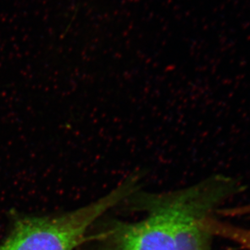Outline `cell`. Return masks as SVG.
<instances>
[{
  "label": "cell",
  "mask_w": 250,
  "mask_h": 250,
  "mask_svg": "<svg viewBox=\"0 0 250 250\" xmlns=\"http://www.w3.org/2000/svg\"><path fill=\"white\" fill-rule=\"evenodd\" d=\"M241 191L234 179L212 176L184 189L132 195L146 214L136 222L116 221L87 241L93 250H212L213 236L203 221Z\"/></svg>",
  "instance_id": "1"
},
{
  "label": "cell",
  "mask_w": 250,
  "mask_h": 250,
  "mask_svg": "<svg viewBox=\"0 0 250 250\" xmlns=\"http://www.w3.org/2000/svg\"><path fill=\"white\" fill-rule=\"evenodd\" d=\"M123 200L119 190L90 204L53 216H24L15 220L0 250H82L94 224Z\"/></svg>",
  "instance_id": "2"
},
{
  "label": "cell",
  "mask_w": 250,
  "mask_h": 250,
  "mask_svg": "<svg viewBox=\"0 0 250 250\" xmlns=\"http://www.w3.org/2000/svg\"><path fill=\"white\" fill-rule=\"evenodd\" d=\"M205 229L212 236H219L236 244L242 250H250V229L236 226L220 220L214 214L207 217L203 222Z\"/></svg>",
  "instance_id": "3"
},
{
  "label": "cell",
  "mask_w": 250,
  "mask_h": 250,
  "mask_svg": "<svg viewBox=\"0 0 250 250\" xmlns=\"http://www.w3.org/2000/svg\"><path fill=\"white\" fill-rule=\"evenodd\" d=\"M216 214L224 217H250V203L217 209Z\"/></svg>",
  "instance_id": "4"
}]
</instances>
